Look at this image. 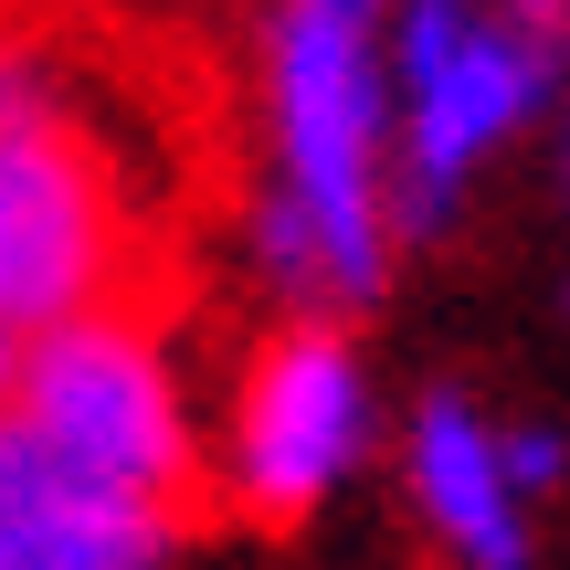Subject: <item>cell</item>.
Returning a JSON list of instances; mask_svg holds the SVG:
<instances>
[{
	"label": "cell",
	"mask_w": 570,
	"mask_h": 570,
	"mask_svg": "<svg viewBox=\"0 0 570 570\" xmlns=\"http://www.w3.org/2000/svg\"><path fill=\"white\" fill-rule=\"evenodd\" d=\"M348 11H391V0H348Z\"/></svg>",
	"instance_id": "10"
},
{
	"label": "cell",
	"mask_w": 570,
	"mask_h": 570,
	"mask_svg": "<svg viewBox=\"0 0 570 570\" xmlns=\"http://www.w3.org/2000/svg\"><path fill=\"white\" fill-rule=\"evenodd\" d=\"M11 391H21V338L0 327V412H11Z\"/></svg>",
	"instance_id": "9"
},
{
	"label": "cell",
	"mask_w": 570,
	"mask_h": 570,
	"mask_svg": "<svg viewBox=\"0 0 570 570\" xmlns=\"http://www.w3.org/2000/svg\"><path fill=\"white\" fill-rule=\"evenodd\" d=\"M402 223H391V63L381 11L275 0L265 21V190L254 265L296 317L381 306Z\"/></svg>",
	"instance_id": "1"
},
{
	"label": "cell",
	"mask_w": 570,
	"mask_h": 570,
	"mask_svg": "<svg viewBox=\"0 0 570 570\" xmlns=\"http://www.w3.org/2000/svg\"><path fill=\"white\" fill-rule=\"evenodd\" d=\"M190 508H148L75 475L21 412H0V570H169Z\"/></svg>",
	"instance_id": "6"
},
{
	"label": "cell",
	"mask_w": 570,
	"mask_h": 570,
	"mask_svg": "<svg viewBox=\"0 0 570 570\" xmlns=\"http://www.w3.org/2000/svg\"><path fill=\"white\" fill-rule=\"evenodd\" d=\"M370 433H381V381H370L348 317H285L233 370L212 487L244 529H306L370 465Z\"/></svg>",
	"instance_id": "4"
},
{
	"label": "cell",
	"mask_w": 570,
	"mask_h": 570,
	"mask_svg": "<svg viewBox=\"0 0 570 570\" xmlns=\"http://www.w3.org/2000/svg\"><path fill=\"white\" fill-rule=\"evenodd\" d=\"M11 412L75 475H96V487H117V497H148V508H190L202 475H212L190 381H180V360H169L159 317L127 306V296L75 306L63 327H32V338H21Z\"/></svg>",
	"instance_id": "3"
},
{
	"label": "cell",
	"mask_w": 570,
	"mask_h": 570,
	"mask_svg": "<svg viewBox=\"0 0 570 570\" xmlns=\"http://www.w3.org/2000/svg\"><path fill=\"white\" fill-rule=\"evenodd\" d=\"M127 275V202L75 106L0 127V327L32 338L75 306H106Z\"/></svg>",
	"instance_id": "5"
},
{
	"label": "cell",
	"mask_w": 570,
	"mask_h": 570,
	"mask_svg": "<svg viewBox=\"0 0 570 570\" xmlns=\"http://www.w3.org/2000/svg\"><path fill=\"white\" fill-rule=\"evenodd\" d=\"M391 223L444 233L497 148L570 96V0H391Z\"/></svg>",
	"instance_id": "2"
},
{
	"label": "cell",
	"mask_w": 570,
	"mask_h": 570,
	"mask_svg": "<svg viewBox=\"0 0 570 570\" xmlns=\"http://www.w3.org/2000/svg\"><path fill=\"white\" fill-rule=\"evenodd\" d=\"M560 306H570V285H560Z\"/></svg>",
	"instance_id": "11"
},
{
	"label": "cell",
	"mask_w": 570,
	"mask_h": 570,
	"mask_svg": "<svg viewBox=\"0 0 570 570\" xmlns=\"http://www.w3.org/2000/svg\"><path fill=\"white\" fill-rule=\"evenodd\" d=\"M497 465H508V487L539 508V497L570 487V433L560 423H497Z\"/></svg>",
	"instance_id": "8"
},
{
	"label": "cell",
	"mask_w": 570,
	"mask_h": 570,
	"mask_svg": "<svg viewBox=\"0 0 570 570\" xmlns=\"http://www.w3.org/2000/svg\"><path fill=\"white\" fill-rule=\"evenodd\" d=\"M402 487H412V518L433 529V550L454 570H529V497L508 487V465H497V423L475 391H423L402 423Z\"/></svg>",
	"instance_id": "7"
}]
</instances>
